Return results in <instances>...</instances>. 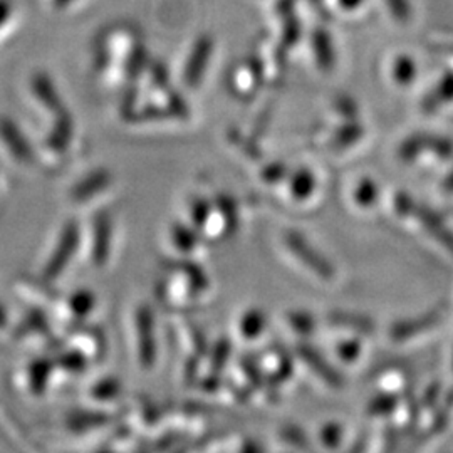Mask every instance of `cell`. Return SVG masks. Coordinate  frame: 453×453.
Instances as JSON below:
<instances>
[{
	"label": "cell",
	"instance_id": "1",
	"mask_svg": "<svg viewBox=\"0 0 453 453\" xmlns=\"http://www.w3.org/2000/svg\"><path fill=\"white\" fill-rule=\"evenodd\" d=\"M286 245L289 247L292 254L301 260L308 269H311L314 274L323 277V279H331L334 275L333 265L324 259L323 256H319L316 252V249H312L301 234L297 232H288L286 234Z\"/></svg>",
	"mask_w": 453,
	"mask_h": 453
},
{
	"label": "cell",
	"instance_id": "2",
	"mask_svg": "<svg viewBox=\"0 0 453 453\" xmlns=\"http://www.w3.org/2000/svg\"><path fill=\"white\" fill-rule=\"evenodd\" d=\"M297 355L301 359L308 365L312 372H316L321 380H324L329 387L333 388H341L344 385V378L341 376V372L333 368L324 357H321L319 351H316L312 346L308 344H301L297 346Z\"/></svg>",
	"mask_w": 453,
	"mask_h": 453
},
{
	"label": "cell",
	"instance_id": "3",
	"mask_svg": "<svg viewBox=\"0 0 453 453\" xmlns=\"http://www.w3.org/2000/svg\"><path fill=\"white\" fill-rule=\"evenodd\" d=\"M438 321H440L438 312H428V314L417 318V319H411V321H400V323L393 324L389 336H391V340L395 341L410 340L423 331L434 327Z\"/></svg>",
	"mask_w": 453,
	"mask_h": 453
},
{
	"label": "cell",
	"instance_id": "4",
	"mask_svg": "<svg viewBox=\"0 0 453 453\" xmlns=\"http://www.w3.org/2000/svg\"><path fill=\"white\" fill-rule=\"evenodd\" d=\"M140 329V357L145 366H151L155 361V336H153V316L150 311L142 309L138 314Z\"/></svg>",
	"mask_w": 453,
	"mask_h": 453
},
{
	"label": "cell",
	"instance_id": "5",
	"mask_svg": "<svg viewBox=\"0 0 453 453\" xmlns=\"http://www.w3.org/2000/svg\"><path fill=\"white\" fill-rule=\"evenodd\" d=\"M327 319H329V323L334 324V326L349 327V329L363 333V334H372L374 331V323L372 319H368L365 316H357V314H348V312L336 311V312H331Z\"/></svg>",
	"mask_w": 453,
	"mask_h": 453
},
{
	"label": "cell",
	"instance_id": "6",
	"mask_svg": "<svg viewBox=\"0 0 453 453\" xmlns=\"http://www.w3.org/2000/svg\"><path fill=\"white\" fill-rule=\"evenodd\" d=\"M289 188L297 200H306L316 188V179L309 170H297L289 180Z\"/></svg>",
	"mask_w": 453,
	"mask_h": 453
},
{
	"label": "cell",
	"instance_id": "7",
	"mask_svg": "<svg viewBox=\"0 0 453 453\" xmlns=\"http://www.w3.org/2000/svg\"><path fill=\"white\" fill-rule=\"evenodd\" d=\"M264 326H265V314L260 309H250L243 314L239 327H241L242 336L249 340H254L262 333Z\"/></svg>",
	"mask_w": 453,
	"mask_h": 453
},
{
	"label": "cell",
	"instance_id": "8",
	"mask_svg": "<svg viewBox=\"0 0 453 453\" xmlns=\"http://www.w3.org/2000/svg\"><path fill=\"white\" fill-rule=\"evenodd\" d=\"M361 134H363V130H361L359 125H346L338 133H334V136H333V140L329 143V148L331 150L346 148V146H349L351 143H355L357 140H359Z\"/></svg>",
	"mask_w": 453,
	"mask_h": 453
},
{
	"label": "cell",
	"instance_id": "9",
	"mask_svg": "<svg viewBox=\"0 0 453 453\" xmlns=\"http://www.w3.org/2000/svg\"><path fill=\"white\" fill-rule=\"evenodd\" d=\"M380 196V188L372 179H363L355 192V200L361 207H370Z\"/></svg>",
	"mask_w": 453,
	"mask_h": 453
},
{
	"label": "cell",
	"instance_id": "10",
	"mask_svg": "<svg viewBox=\"0 0 453 453\" xmlns=\"http://www.w3.org/2000/svg\"><path fill=\"white\" fill-rule=\"evenodd\" d=\"M398 406V396L391 395V393H383L376 398H372L368 405V413L372 417H380V415H389L395 408Z\"/></svg>",
	"mask_w": 453,
	"mask_h": 453
},
{
	"label": "cell",
	"instance_id": "11",
	"mask_svg": "<svg viewBox=\"0 0 453 453\" xmlns=\"http://www.w3.org/2000/svg\"><path fill=\"white\" fill-rule=\"evenodd\" d=\"M230 351H232L230 341L226 340V338L219 340V342L215 344L213 355H211V372H215V374H219V372L226 366V359L230 357Z\"/></svg>",
	"mask_w": 453,
	"mask_h": 453
},
{
	"label": "cell",
	"instance_id": "12",
	"mask_svg": "<svg viewBox=\"0 0 453 453\" xmlns=\"http://www.w3.org/2000/svg\"><path fill=\"white\" fill-rule=\"evenodd\" d=\"M217 207L226 219V228H235L237 226V205H235V202L230 196L220 195L217 198Z\"/></svg>",
	"mask_w": 453,
	"mask_h": 453
},
{
	"label": "cell",
	"instance_id": "13",
	"mask_svg": "<svg viewBox=\"0 0 453 453\" xmlns=\"http://www.w3.org/2000/svg\"><path fill=\"white\" fill-rule=\"evenodd\" d=\"M173 242L177 243L181 250H192L196 243V235L194 230L177 224V226H173Z\"/></svg>",
	"mask_w": 453,
	"mask_h": 453
},
{
	"label": "cell",
	"instance_id": "14",
	"mask_svg": "<svg viewBox=\"0 0 453 453\" xmlns=\"http://www.w3.org/2000/svg\"><path fill=\"white\" fill-rule=\"evenodd\" d=\"M341 437H342V428L338 423H327L321 428V441L329 449L338 447L341 443Z\"/></svg>",
	"mask_w": 453,
	"mask_h": 453
},
{
	"label": "cell",
	"instance_id": "15",
	"mask_svg": "<svg viewBox=\"0 0 453 453\" xmlns=\"http://www.w3.org/2000/svg\"><path fill=\"white\" fill-rule=\"evenodd\" d=\"M289 323L292 327L303 334H311L314 329V319L309 316L308 312H291L289 314Z\"/></svg>",
	"mask_w": 453,
	"mask_h": 453
},
{
	"label": "cell",
	"instance_id": "16",
	"mask_svg": "<svg viewBox=\"0 0 453 453\" xmlns=\"http://www.w3.org/2000/svg\"><path fill=\"white\" fill-rule=\"evenodd\" d=\"M280 437L284 438V441L291 443L297 449H308L309 440L303 430L296 428V426H286L282 432H280Z\"/></svg>",
	"mask_w": 453,
	"mask_h": 453
},
{
	"label": "cell",
	"instance_id": "17",
	"mask_svg": "<svg viewBox=\"0 0 453 453\" xmlns=\"http://www.w3.org/2000/svg\"><path fill=\"white\" fill-rule=\"evenodd\" d=\"M288 166L284 163H271L262 170V179L269 183H277L288 177Z\"/></svg>",
	"mask_w": 453,
	"mask_h": 453
},
{
	"label": "cell",
	"instance_id": "18",
	"mask_svg": "<svg viewBox=\"0 0 453 453\" xmlns=\"http://www.w3.org/2000/svg\"><path fill=\"white\" fill-rule=\"evenodd\" d=\"M211 203L203 198H198L192 205V219L195 224L198 226H203L207 224L209 217H211Z\"/></svg>",
	"mask_w": 453,
	"mask_h": 453
},
{
	"label": "cell",
	"instance_id": "19",
	"mask_svg": "<svg viewBox=\"0 0 453 453\" xmlns=\"http://www.w3.org/2000/svg\"><path fill=\"white\" fill-rule=\"evenodd\" d=\"M361 353V346L357 340L342 341L338 346V355H340L344 361H355Z\"/></svg>",
	"mask_w": 453,
	"mask_h": 453
},
{
	"label": "cell",
	"instance_id": "20",
	"mask_svg": "<svg viewBox=\"0 0 453 453\" xmlns=\"http://www.w3.org/2000/svg\"><path fill=\"white\" fill-rule=\"evenodd\" d=\"M415 202L411 200V196L406 194H398L395 198V209L398 211V215L406 217V215H411L415 211Z\"/></svg>",
	"mask_w": 453,
	"mask_h": 453
},
{
	"label": "cell",
	"instance_id": "21",
	"mask_svg": "<svg viewBox=\"0 0 453 453\" xmlns=\"http://www.w3.org/2000/svg\"><path fill=\"white\" fill-rule=\"evenodd\" d=\"M438 393H440V388H438V385H432L430 389L426 391V395H425V405L434 406L435 405V402H437Z\"/></svg>",
	"mask_w": 453,
	"mask_h": 453
},
{
	"label": "cell",
	"instance_id": "22",
	"mask_svg": "<svg viewBox=\"0 0 453 453\" xmlns=\"http://www.w3.org/2000/svg\"><path fill=\"white\" fill-rule=\"evenodd\" d=\"M11 16V4L7 0H0V26Z\"/></svg>",
	"mask_w": 453,
	"mask_h": 453
},
{
	"label": "cell",
	"instance_id": "23",
	"mask_svg": "<svg viewBox=\"0 0 453 453\" xmlns=\"http://www.w3.org/2000/svg\"><path fill=\"white\" fill-rule=\"evenodd\" d=\"M441 187H443V190H445V192H453V170L452 173H450V175L445 179V181H443V185H441Z\"/></svg>",
	"mask_w": 453,
	"mask_h": 453
},
{
	"label": "cell",
	"instance_id": "24",
	"mask_svg": "<svg viewBox=\"0 0 453 453\" xmlns=\"http://www.w3.org/2000/svg\"><path fill=\"white\" fill-rule=\"evenodd\" d=\"M73 0H54V4H56V7H65L67 4H71Z\"/></svg>",
	"mask_w": 453,
	"mask_h": 453
}]
</instances>
